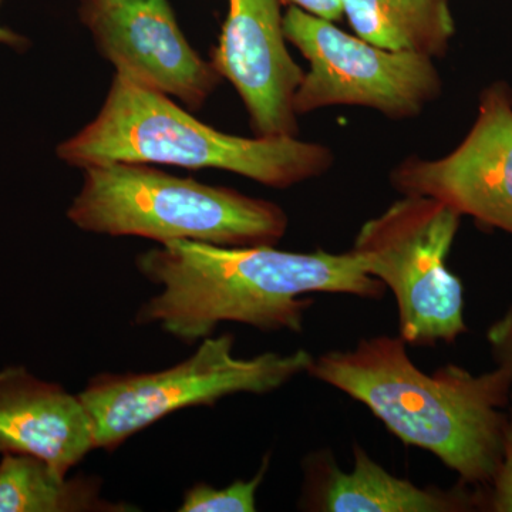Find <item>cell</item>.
<instances>
[{
    "label": "cell",
    "instance_id": "cell-17",
    "mask_svg": "<svg viewBox=\"0 0 512 512\" xmlns=\"http://www.w3.org/2000/svg\"><path fill=\"white\" fill-rule=\"evenodd\" d=\"M487 340L497 367L503 369L512 382V305L504 313L503 318L490 326Z\"/></svg>",
    "mask_w": 512,
    "mask_h": 512
},
{
    "label": "cell",
    "instance_id": "cell-14",
    "mask_svg": "<svg viewBox=\"0 0 512 512\" xmlns=\"http://www.w3.org/2000/svg\"><path fill=\"white\" fill-rule=\"evenodd\" d=\"M100 478L67 474L42 458L3 454L0 461V512H127L101 495Z\"/></svg>",
    "mask_w": 512,
    "mask_h": 512
},
{
    "label": "cell",
    "instance_id": "cell-8",
    "mask_svg": "<svg viewBox=\"0 0 512 512\" xmlns=\"http://www.w3.org/2000/svg\"><path fill=\"white\" fill-rule=\"evenodd\" d=\"M390 181L400 194L439 200L485 228L512 235V92L494 83L481 93L476 123L439 160L407 158Z\"/></svg>",
    "mask_w": 512,
    "mask_h": 512
},
{
    "label": "cell",
    "instance_id": "cell-10",
    "mask_svg": "<svg viewBox=\"0 0 512 512\" xmlns=\"http://www.w3.org/2000/svg\"><path fill=\"white\" fill-rule=\"evenodd\" d=\"M210 62L241 96L256 137H296L305 73L286 47L281 0H228Z\"/></svg>",
    "mask_w": 512,
    "mask_h": 512
},
{
    "label": "cell",
    "instance_id": "cell-3",
    "mask_svg": "<svg viewBox=\"0 0 512 512\" xmlns=\"http://www.w3.org/2000/svg\"><path fill=\"white\" fill-rule=\"evenodd\" d=\"M73 167L128 163L217 168L272 188L325 174L330 148L296 137H238L201 123L170 97L117 74L96 119L56 148Z\"/></svg>",
    "mask_w": 512,
    "mask_h": 512
},
{
    "label": "cell",
    "instance_id": "cell-12",
    "mask_svg": "<svg viewBox=\"0 0 512 512\" xmlns=\"http://www.w3.org/2000/svg\"><path fill=\"white\" fill-rule=\"evenodd\" d=\"M355 464L340 470L330 453L305 461V505L322 512H466L481 510L478 490L461 483L451 490L421 488L384 470L356 446Z\"/></svg>",
    "mask_w": 512,
    "mask_h": 512
},
{
    "label": "cell",
    "instance_id": "cell-4",
    "mask_svg": "<svg viewBox=\"0 0 512 512\" xmlns=\"http://www.w3.org/2000/svg\"><path fill=\"white\" fill-rule=\"evenodd\" d=\"M83 187L67 210L82 231L220 247L275 245L288 217L279 205L231 188L174 177L147 164L83 168Z\"/></svg>",
    "mask_w": 512,
    "mask_h": 512
},
{
    "label": "cell",
    "instance_id": "cell-9",
    "mask_svg": "<svg viewBox=\"0 0 512 512\" xmlns=\"http://www.w3.org/2000/svg\"><path fill=\"white\" fill-rule=\"evenodd\" d=\"M79 18L116 73L200 110L222 82L192 49L167 0H82Z\"/></svg>",
    "mask_w": 512,
    "mask_h": 512
},
{
    "label": "cell",
    "instance_id": "cell-5",
    "mask_svg": "<svg viewBox=\"0 0 512 512\" xmlns=\"http://www.w3.org/2000/svg\"><path fill=\"white\" fill-rule=\"evenodd\" d=\"M234 336H208L194 355L150 373H103L79 393L92 424L94 446L116 451L134 434L188 407L214 406L239 393L266 394L308 373V350L289 355H234Z\"/></svg>",
    "mask_w": 512,
    "mask_h": 512
},
{
    "label": "cell",
    "instance_id": "cell-2",
    "mask_svg": "<svg viewBox=\"0 0 512 512\" xmlns=\"http://www.w3.org/2000/svg\"><path fill=\"white\" fill-rule=\"evenodd\" d=\"M402 336L362 339L313 357L308 373L365 404L406 446L434 454L461 483L485 490L503 457L512 382L503 369L473 375L448 365L427 375Z\"/></svg>",
    "mask_w": 512,
    "mask_h": 512
},
{
    "label": "cell",
    "instance_id": "cell-16",
    "mask_svg": "<svg viewBox=\"0 0 512 512\" xmlns=\"http://www.w3.org/2000/svg\"><path fill=\"white\" fill-rule=\"evenodd\" d=\"M480 491L481 510L512 512V396L503 457L490 485Z\"/></svg>",
    "mask_w": 512,
    "mask_h": 512
},
{
    "label": "cell",
    "instance_id": "cell-6",
    "mask_svg": "<svg viewBox=\"0 0 512 512\" xmlns=\"http://www.w3.org/2000/svg\"><path fill=\"white\" fill-rule=\"evenodd\" d=\"M460 222L444 202L404 195L357 234L352 252L393 292L407 345L453 343L468 332L463 284L447 266Z\"/></svg>",
    "mask_w": 512,
    "mask_h": 512
},
{
    "label": "cell",
    "instance_id": "cell-15",
    "mask_svg": "<svg viewBox=\"0 0 512 512\" xmlns=\"http://www.w3.org/2000/svg\"><path fill=\"white\" fill-rule=\"evenodd\" d=\"M269 467V456H265L261 468L251 480H237L225 488L198 483L185 491L178 511L181 512H254L256 493L261 487Z\"/></svg>",
    "mask_w": 512,
    "mask_h": 512
},
{
    "label": "cell",
    "instance_id": "cell-1",
    "mask_svg": "<svg viewBox=\"0 0 512 512\" xmlns=\"http://www.w3.org/2000/svg\"><path fill=\"white\" fill-rule=\"evenodd\" d=\"M144 278L161 286L136 316L137 325H158L194 343L222 322L261 330L301 332L309 293L382 298L386 286L366 274L352 251L288 252L274 245L220 247L174 241L137 258Z\"/></svg>",
    "mask_w": 512,
    "mask_h": 512
},
{
    "label": "cell",
    "instance_id": "cell-18",
    "mask_svg": "<svg viewBox=\"0 0 512 512\" xmlns=\"http://www.w3.org/2000/svg\"><path fill=\"white\" fill-rule=\"evenodd\" d=\"M284 2L298 6L305 12L318 16V18L330 20V22H336L343 16L342 0H284Z\"/></svg>",
    "mask_w": 512,
    "mask_h": 512
},
{
    "label": "cell",
    "instance_id": "cell-19",
    "mask_svg": "<svg viewBox=\"0 0 512 512\" xmlns=\"http://www.w3.org/2000/svg\"><path fill=\"white\" fill-rule=\"evenodd\" d=\"M0 45L10 46L15 50H23L28 47L29 42L25 36L19 35V33L13 32V30L3 28L0 25Z\"/></svg>",
    "mask_w": 512,
    "mask_h": 512
},
{
    "label": "cell",
    "instance_id": "cell-13",
    "mask_svg": "<svg viewBox=\"0 0 512 512\" xmlns=\"http://www.w3.org/2000/svg\"><path fill=\"white\" fill-rule=\"evenodd\" d=\"M356 36L397 53L436 59L456 33L448 0H342Z\"/></svg>",
    "mask_w": 512,
    "mask_h": 512
},
{
    "label": "cell",
    "instance_id": "cell-7",
    "mask_svg": "<svg viewBox=\"0 0 512 512\" xmlns=\"http://www.w3.org/2000/svg\"><path fill=\"white\" fill-rule=\"evenodd\" d=\"M284 35L309 62L293 99L298 116L359 106L393 120L414 119L443 89L430 57L380 49L298 6L286 10Z\"/></svg>",
    "mask_w": 512,
    "mask_h": 512
},
{
    "label": "cell",
    "instance_id": "cell-11",
    "mask_svg": "<svg viewBox=\"0 0 512 512\" xmlns=\"http://www.w3.org/2000/svg\"><path fill=\"white\" fill-rule=\"evenodd\" d=\"M94 446L92 424L79 394L30 375L0 372V453L42 458L69 473Z\"/></svg>",
    "mask_w": 512,
    "mask_h": 512
}]
</instances>
